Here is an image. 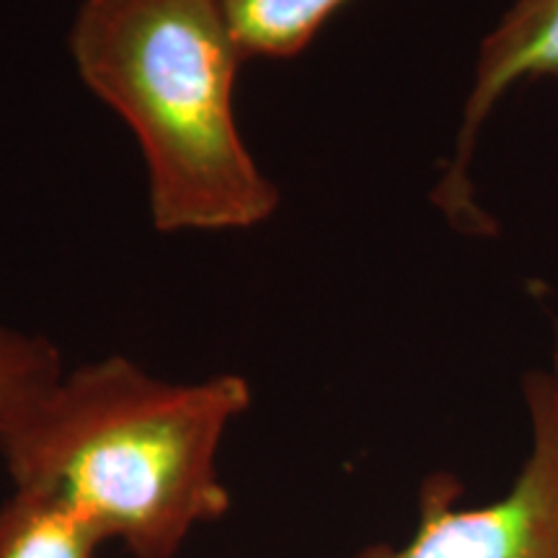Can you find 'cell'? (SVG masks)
Here are the masks:
<instances>
[{"mask_svg": "<svg viewBox=\"0 0 558 558\" xmlns=\"http://www.w3.org/2000/svg\"><path fill=\"white\" fill-rule=\"evenodd\" d=\"M546 75L558 78V0H514L481 41L456 150L432 192V202L463 233H492V220L478 207L471 184V158L481 128L509 88Z\"/></svg>", "mask_w": 558, "mask_h": 558, "instance_id": "obj_4", "label": "cell"}, {"mask_svg": "<svg viewBox=\"0 0 558 558\" xmlns=\"http://www.w3.org/2000/svg\"><path fill=\"white\" fill-rule=\"evenodd\" d=\"M104 546L81 514L50 494L11 488L0 505V558H99Z\"/></svg>", "mask_w": 558, "mask_h": 558, "instance_id": "obj_5", "label": "cell"}, {"mask_svg": "<svg viewBox=\"0 0 558 558\" xmlns=\"http://www.w3.org/2000/svg\"><path fill=\"white\" fill-rule=\"evenodd\" d=\"M68 45L137 140L156 230H246L277 213L279 190L235 122L246 54L220 0H83Z\"/></svg>", "mask_w": 558, "mask_h": 558, "instance_id": "obj_2", "label": "cell"}, {"mask_svg": "<svg viewBox=\"0 0 558 558\" xmlns=\"http://www.w3.org/2000/svg\"><path fill=\"white\" fill-rule=\"evenodd\" d=\"M254 390L239 373L197 383L150 375L122 354L65 369L0 437L13 488L50 494L132 558H179L233 494L220 450Z\"/></svg>", "mask_w": 558, "mask_h": 558, "instance_id": "obj_1", "label": "cell"}, {"mask_svg": "<svg viewBox=\"0 0 558 558\" xmlns=\"http://www.w3.org/2000/svg\"><path fill=\"white\" fill-rule=\"evenodd\" d=\"M65 365L52 339L0 324V437L58 386Z\"/></svg>", "mask_w": 558, "mask_h": 558, "instance_id": "obj_7", "label": "cell"}, {"mask_svg": "<svg viewBox=\"0 0 558 558\" xmlns=\"http://www.w3.org/2000/svg\"><path fill=\"white\" fill-rule=\"evenodd\" d=\"M554 378L558 380V326H556V339H554V367H550Z\"/></svg>", "mask_w": 558, "mask_h": 558, "instance_id": "obj_8", "label": "cell"}, {"mask_svg": "<svg viewBox=\"0 0 558 558\" xmlns=\"http://www.w3.org/2000/svg\"><path fill=\"white\" fill-rule=\"evenodd\" d=\"M243 54L298 58L349 0H220Z\"/></svg>", "mask_w": 558, "mask_h": 558, "instance_id": "obj_6", "label": "cell"}, {"mask_svg": "<svg viewBox=\"0 0 558 558\" xmlns=\"http://www.w3.org/2000/svg\"><path fill=\"white\" fill-rule=\"evenodd\" d=\"M522 393L533 442L499 499L460 507V481L432 473L418 488L411 538L369 543L347 558H558V380L550 369H533Z\"/></svg>", "mask_w": 558, "mask_h": 558, "instance_id": "obj_3", "label": "cell"}]
</instances>
